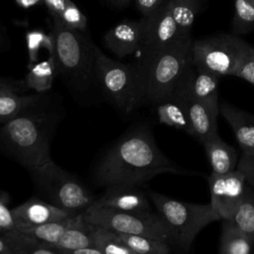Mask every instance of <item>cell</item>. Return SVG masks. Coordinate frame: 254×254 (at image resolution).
<instances>
[{"label":"cell","mask_w":254,"mask_h":254,"mask_svg":"<svg viewBox=\"0 0 254 254\" xmlns=\"http://www.w3.org/2000/svg\"><path fill=\"white\" fill-rule=\"evenodd\" d=\"M12 212L17 223L16 228L57 221L75 214L60 208L40 196L29 198L12 208Z\"/></svg>","instance_id":"cell-15"},{"label":"cell","mask_w":254,"mask_h":254,"mask_svg":"<svg viewBox=\"0 0 254 254\" xmlns=\"http://www.w3.org/2000/svg\"><path fill=\"white\" fill-rule=\"evenodd\" d=\"M234 76L243 78L254 86V47L251 46Z\"/></svg>","instance_id":"cell-33"},{"label":"cell","mask_w":254,"mask_h":254,"mask_svg":"<svg viewBox=\"0 0 254 254\" xmlns=\"http://www.w3.org/2000/svg\"><path fill=\"white\" fill-rule=\"evenodd\" d=\"M219 75L196 66L191 63L185 70L172 95H185L219 107Z\"/></svg>","instance_id":"cell-12"},{"label":"cell","mask_w":254,"mask_h":254,"mask_svg":"<svg viewBox=\"0 0 254 254\" xmlns=\"http://www.w3.org/2000/svg\"><path fill=\"white\" fill-rule=\"evenodd\" d=\"M140 187L135 185L108 186L92 204L121 211L152 210L147 191Z\"/></svg>","instance_id":"cell-13"},{"label":"cell","mask_w":254,"mask_h":254,"mask_svg":"<svg viewBox=\"0 0 254 254\" xmlns=\"http://www.w3.org/2000/svg\"><path fill=\"white\" fill-rule=\"evenodd\" d=\"M86 220L95 225L111 228L117 232L145 235L175 245L174 236L158 212L121 211L91 204L84 212Z\"/></svg>","instance_id":"cell-8"},{"label":"cell","mask_w":254,"mask_h":254,"mask_svg":"<svg viewBox=\"0 0 254 254\" xmlns=\"http://www.w3.org/2000/svg\"><path fill=\"white\" fill-rule=\"evenodd\" d=\"M28 72L24 78L27 89H34L38 93L50 91L58 73L55 56L27 66Z\"/></svg>","instance_id":"cell-23"},{"label":"cell","mask_w":254,"mask_h":254,"mask_svg":"<svg viewBox=\"0 0 254 254\" xmlns=\"http://www.w3.org/2000/svg\"><path fill=\"white\" fill-rule=\"evenodd\" d=\"M59 21L64 27L78 30L81 32H85L87 27V19L85 15L80 11V9L71 1L67 0L64 11L57 19H53Z\"/></svg>","instance_id":"cell-32"},{"label":"cell","mask_w":254,"mask_h":254,"mask_svg":"<svg viewBox=\"0 0 254 254\" xmlns=\"http://www.w3.org/2000/svg\"><path fill=\"white\" fill-rule=\"evenodd\" d=\"M3 237L11 254H60L54 244L18 229L3 230Z\"/></svg>","instance_id":"cell-20"},{"label":"cell","mask_w":254,"mask_h":254,"mask_svg":"<svg viewBox=\"0 0 254 254\" xmlns=\"http://www.w3.org/2000/svg\"><path fill=\"white\" fill-rule=\"evenodd\" d=\"M175 96L183 101L186 106L191 126V136L201 144L217 134V115L219 107L210 105L204 101L185 95Z\"/></svg>","instance_id":"cell-14"},{"label":"cell","mask_w":254,"mask_h":254,"mask_svg":"<svg viewBox=\"0 0 254 254\" xmlns=\"http://www.w3.org/2000/svg\"><path fill=\"white\" fill-rule=\"evenodd\" d=\"M158 121L170 127L184 131L191 135V126L185 104L175 96L162 100L153 105Z\"/></svg>","instance_id":"cell-22"},{"label":"cell","mask_w":254,"mask_h":254,"mask_svg":"<svg viewBox=\"0 0 254 254\" xmlns=\"http://www.w3.org/2000/svg\"><path fill=\"white\" fill-rule=\"evenodd\" d=\"M231 219L254 245V190L250 186H246L242 201Z\"/></svg>","instance_id":"cell-29"},{"label":"cell","mask_w":254,"mask_h":254,"mask_svg":"<svg viewBox=\"0 0 254 254\" xmlns=\"http://www.w3.org/2000/svg\"><path fill=\"white\" fill-rule=\"evenodd\" d=\"M95 67L103 99L122 116L131 115L144 102V89L139 66L108 58L95 45Z\"/></svg>","instance_id":"cell-5"},{"label":"cell","mask_w":254,"mask_h":254,"mask_svg":"<svg viewBox=\"0 0 254 254\" xmlns=\"http://www.w3.org/2000/svg\"><path fill=\"white\" fill-rule=\"evenodd\" d=\"M192 38L164 48L145 50L137 63L143 82L144 102L150 105L169 98L192 63Z\"/></svg>","instance_id":"cell-4"},{"label":"cell","mask_w":254,"mask_h":254,"mask_svg":"<svg viewBox=\"0 0 254 254\" xmlns=\"http://www.w3.org/2000/svg\"><path fill=\"white\" fill-rule=\"evenodd\" d=\"M219 113L232 128L243 153H254V115L227 102L219 103Z\"/></svg>","instance_id":"cell-17"},{"label":"cell","mask_w":254,"mask_h":254,"mask_svg":"<svg viewBox=\"0 0 254 254\" xmlns=\"http://www.w3.org/2000/svg\"><path fill=\"white\" fill-rule=\"evenodd\" d=\"M237 169L240 170L245 176L246 183L254 190V153H243L238 161Z\"/></svg>","instance_id":"cell-35"},{"label":"cell","mask_w":254,"mask_h":254,"mask_svg":"<svg viewBox=\"0 0 254 254\" xmlns=\"http://www.w3.org/2000/svg\"><path fill=\"white\" fill-rule=\"evenodd\" d=\"M167 4L181 38L191 39V28L200 8L199 0H169Z\"/></svg>","instance_id":"cell-24"},{"label":"cell","mask_w":254,"mask_h":254,"mask_svg":"<svg viewBox=\"0 0 254 254\" xmlns=\"http://www.w3.org/2000/svg\"><path fill=\"white\" fill-rule=\"evenodd\" d=\"M27 171L38 196L71 213H83L96 199L77 176L53 160Z\"/></svg>","instance_id":"cell-6"},{"label":"cell","mask_w":254,"mask_h":254,"mask_svg":"<svg viewBox=\"0 0 254 254\" xmlns=\"http://www.w3.org/2000/svg\"><path fill=\"white\" fill-rule=\"evenodd\" d=\"M108 1H109L110 4H112L113 6L122 8V7L127 6L131 0H108Z\"/></svg>","instance_id":"cell-42"},{"label":"cell","mask_w":254,"mask_h":254,"mask_svg":"<svg viewBox=\"0 0 254 254\" xmlns=\"http://www.w3.org/2000/svg\"><path fill=\"white\" fill-rule=\"evenodd\" d=\"M0 90H11L22 93L28 89L24 79L0 76Z\"/></svg>","instance_id":"cell-36"},{"label":"cell","mask_w":254,"mask_h":254,"mask_svg":"<svg viewBox=\"0 0 254 254\" xmlns=\"http://www.w3.org/2000/svg\"><path fill=\"white\" fill-rule=\"evenodd\" d=\"M58 73L71 96L81 104H93L102 97L95 67V45L78 30L53 21ZM103 98V97H102Z\"/></svg>","instance_id":"cell-3"},{"label":"cell","mask_w":254,"mask_h":254,"mask_svg":"<svg viewBox=\"0 0 254 254\" xmlns=\"http://www.w3.org/2000/svg\"><path fill=\"white\" fill-rule=\"evenodd\" d=\"M64 115L60 94L42 93L14 119L2 124L0 152L26 170L51 161V144Z\"/></svg>","instance_id":"cell-2"},{"label":"cell","mask_w":254,"mask_h":254,"mask_svg":"<svg viewBox=\"0 0 254 254\" xmlns=\"http://www.w3.org/2000/svg\"><path fill=\"white\" fill-rule=\"evenodd\" d=\"M157 212L169 226L175 240V246L188 251L196 235L208 224L221 219L211 203L195 204L146 190Z\"/></svg>","instance_id":"cell-7"},{"label":"cell","mask_w":254,"mask_h":254,"mask_svg":"<svg viewBox=\"0 0 254 254\" xmlns=\"http://www.w3.org/2000/svg\"><path fill=\"white\" fill-rule=\"evenodd\" d=\"M40 1L41 0H16L18 5H20L24 8H28V7H32L34 5H37Z\"/></svg>","instance_id":"cell-41"},{"label":"cell","mask_w":254,"mask_h":254,"mask_svg":"<svg viewBox=\"0 0 254 254\" xmlns=\"http://www.w3.org/2000/svg\"><path fill=\"white\" fill-rule=\"evenodd\" d=\"M143 38V21L124 20L108 30L103 42L105 47L118 58L132 55L141 49Z\"/></svg>","instance_id":"cell-16"},{"label":"cell","mask_w":254,"mask_h":254,"mask_svg":"<svg viewBox=\"0 0 254 254\" xmlns=\"http://www.w3.org/2000/svg\"><path fill=\"white\" fill-rule=\"evenodd\" d=\"M91 238L93 246L102 254H134L119 233L111 228L92 224Z\"/></svg>","instance_id":"cell-26"},{"label":"cell","mask_w":254,"mask_h":254,"mask_svg":"<svg viewBox=\"0 0 254 254\" xmlns=\"http://www.w3.org/2000/svg\"><path fill=\"white\" fill-rule=\"evenodd\" d=\"M234 15L231 23L232 34H248L254 30V0H233Z\"/></svg>","instance_id":"cell-30"},{"label":"cell","mask_w":254,"mask_h":254,"mask_svg":"<svg viewBox=\"0 0 254 254\" xmlns=\"http://www.w3.org/2000/svg\"><path fill=\"white\" fill-rule=\"evenodd\" d=\"M0 254H11L10 248L8 247L2 233H0Z\"/></svg>","instance_id":"cell-40"},{"label":"cell","mask_w":254,"mask_h":254,"mask_svg":"<svg viewBox=\"0 0 254 254\" xmlns=\"http://www.w3.org/2000/svg\"><path fill=\"white\" fill-rule=\"evenodd\" d=\"M207 182L213 209L221 219H231L244 195L247 186L245 176L238 169L223 175L211 172L207 177Z\"/></svg>","instance_id":"cell-10"},{"label":"cell","mask_w":254,"mask_h":254,"mask_svg":"<svg viewBox=\"0 0 254 254\" xmlns=\"http://www.w3.org/2000/svg\"><path fill=\"white\" fill-rule=\"evenodd\" d=\"M91 231L92 224L86 220L84 214H75L70 225L55 246L60 251V254H71L79 248L93 246Z\"/></svg>","instance_id":"cell-19"},{"label":"cell","mask_w":254,"mask_h":254,"mask_svg":"<svg viewBox=\"0 0 254 254\" xmlns=\"http://www.w3.org/2000/svg\"><path fill=\"white\" fill-rule=\"evenodd\" d=\"M53 19H57L64 11L67 0H43Z\"/></svg>","instance_id":"cell-38"},{"label":"cell","mask_w":254,"mask_h":254,"mask_svg":"<svg viewBox=\"0 0 254 254\" xmlns=\"http://www.w3.org/2000/svg\"><path fill=\"white\" fill-rule=\"evenodd\" d=\"M135 4L139 12L145 17L158 10L164 4V0H135Z\"/></svg>","instance_id":"cell-37"},{"label":"cell","mask_w":254,"mask_h":254,"mask_svg":"<svg viewBox=\"0 0 254 254\" xmlns=\"http://www.w3.org/2000/svg\"><path fill=\"white\" fill-rule=\"evenodd\" d=\"M118 233L134 254H169L172 250L171 244L157 238L145 235Z\"/></svg>","instance_id":"cell-27"},{"label":"cell","mask_w":254,"mask_h":254,"mask_svg":"<svg viewBox=\"0 0 254 254\" xmlns=\"http://www.w3.org/2000/svg\"><path fill=\"white\" fill-rule=\"evenodd\" d=\"M12 48V41L8 34L6 27L0 22V53L10 51Z\"/></svg>","instance_id":"cell-39"},{"label":"cell","mask_w":254,"mask_h":254,"mask_svg":"<svg viewBox=\"0 0 254 254\" xmlns=\"http://www.w3.org/2000/svg\"><path fill=\"white\" fill-rule=\"evenodd\" d=\"M251 46L234 34H220L192 42V63L217 75H233Z\"/></svg>","instance_id":"cell-9"},{"label":"cell","mask_w":254,"mask_h":254,"mask_svg":"<svg viewBox=\"0 0 254 254\" xmlns=\"http://www.w3.org/2000/svg\"><path fill=\"white\" fill-rule=\"evenodd\" d=\"M171 173L195 174L166 157L156 144L149 127L129 128L101 155L92 170V182L98 187L112 185L142 186L156 176Z\"/></svg>","instance_id":"cell-1"},{"label":"cell","mask_w":254,"mask_h":254,"mask_svg":"<svg viewBox=\"0 0 254 254\" xmlns=\"http://www.w3.org/2000/svg\"><path fill=\"white\" fill-rule=\"evenodd\" d=\"M218 252L220 254H250L254 252V245L232 219L222 218Z\"/></svg>","instance_id":"cell-21"},{"label":"cell","mask_w":254,"mask_h":254,"mask_svg":"<svg viewBox=\"0 0 254 254\" xmlns=\"http://www.w3.org/2000/svg\"><path fill=\"white\" fill-rule=\"evenodd\" d=\"M74 215L75 214L68 216L64 219L57 220V221H51V222L42 223V224H38V225H32V226L19 227L16 229L21 230L26 233H29V234H32L43 241H46L50 244L56 245L57 242L62 237V235L64 234V232L70 225Z\"/></svg>","instance_id":"cell-28"},{"label":"cell","mask_w":254,"mask_h":254,"mask_svg":"<svg viewBox=\"0 0 254 254\" xmlns=\"http://www.w3.org/2000/svg\"><path fill=\"white\" fill-rule=\"evenodd\" d=\"M9 197L4 193L0 195V229H15L17 226L12 209L8 207Z\"/></svg>","instance_id":"cell-34"},{"label":"cell","mask_w":254,"mask_h":254,"mask_svg":"<svg viewBox=\"0 0 254 254\" xmlns=\"http://www.w3.org/2000/svg\"><path fill=\"white\" fill-rule=\"evenodd\" d=\"M142 21L143 38L141 49L143 51L164 48L184 40L180 36L177 24L167 3H164L151 15L143 17Z\"/></svg>","instance_id":"cell-11"},{"label":"cell","mask_w":254,"mask_h":254,"mask_svg":"<svg viewBox=\"0 0 254 254\" xmlns=\"http://www.w3.org/2000/svg\"><path fill=\"white\" fill-rule=\"evenodd\" d=\"M42 93L23 95L11 90H0V123L5 124L19 115L26 107L37 101Z\"/></svg>","instance_id":"cell-25"},{"label":"cell","mask_w":254,"mask_h":254,"mask_svg":"<svg viewBox=\"0 0 254 254\" xmlns=\"http://www.w3.org/2000/svg\"><path fill=\"white\" fill-rule=\"evenodd\" d=\"M28 50V65H32L40 61V51L46 50L49 57L55 56V42L52 32L46 34L40 30L30 31L26 34Z\"/></svg>","instance_id":"cell-31"},{"label":"cell","mask_w":254,"mask_h":254,"mask_svg":"<svg viewBox=\"0 0 254 254\" xmlns=\"http://www.w3.org/2000/svg\"><path fill=\"white\" fill-rule=\"evenodd\" d=\"M202 145L204 146L212 173L223 175L237 169L239 161L237 151L222 141L218 133L204 141Z\"/></svg>","instance_id":"cell-18"}]
</instances>
